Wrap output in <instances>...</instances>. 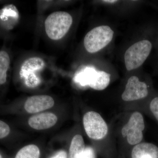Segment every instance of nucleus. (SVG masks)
<instances>
[{
  "label": "nucleus",
  "mask_w": 158,
  "mask_h": 158,
  "mask_svg": "<svg viewBox=\"0 0 158 158\" xmlns=\"http://www.w3.org/2000/svg\"><path fill=\"white\" fill-rule=\"evenodd\" d=\"M83 124L86 134L91 139L100 140L107 134L106 123L96 112L90 111L85 113L83 118Z\"/></svg>",
  "instance_id": "39448f33"
},
{
  "label": "nucleus",
  "mask_w": 158,
  "mask_h": 158,
  "mask_svg": "<svg viewBox=\"0 0 158 158\" xmlns=\"http://www.w3.org/2000/svg\"><path fill=\"white\" fill-rule=\"evenodd\" d=\"M10 131L9 126L4 122L0 120V139L7 137Z\"/></svg>",
  "instance_id": "2eb2a0df"
},
{
  "label": "nucleus",
  "mask_w": 158,
  "mask_h": 158,
  "mask_svg": "<svg viewBox=\"0 0 158 158\" xmlns=\"http://www.w3.org/2000/svg\"><path fill=\"white\" fill-rule=\"evenodd\" d=\"M145 125L144 118L139 112L133 113L127 123L122 129L123 137H127L129 144L131 145L139 144L143 138V131Z\"/></svg>",
  "instance_id": "423d86ee"
},
{
  "label": "nucleus",
  "mask_w": 158,
  "mask_h": 158,
  "mask_svg": "<svg viewBox=\"0 0 158 158\" xmlns=\"http://www.w3.org/2000/svg\"></svg>",
  "instance_id": "412c9836"
},
{
  "label": "nucleus",
  "mask_w": 158,
  "mask_h": 158,
  "mask_svg": "<svg viewBox=\"0 0 158 158\" xmlns=\"http://www.w3.org/2000/svg\"><path fill=\"white\" fill-rule=\"evenodd\" d=\"M152 113L158 121V97L153 99L150 104Z\"/></svg>",
  "instance_id": "dca6fc26"
},
{
  "label": "nucleus",
  "mask_w": 158,
  "mask_h": 158,
  "mask_svg": "<svg viewBox=\"0 0 158 158\" xmlns=\"http://www.w3.org/2000/svg\"><path fill=\"white\" fill-rule=\"evenodd\" d=\"M54 100L47 95H38L31 96L25 103L24 108L29 113H35L48 110L53 106Z\"/></svg>",
  "instance_id": "1a4fd4ad"
},
{
  "label": "nucleus",
  "mask_w": 158,
  "mask_h": 158,
  "mask_svg": "<svg viewBox=\"0 0 158 158\" xmlns=\"http://www.w3.org/2000/svg\"><path fill=\"white\" fill-rule=\"evenodd\" d=\"M50 158H68L67 153L65 151L61 150L55 154Z\"/></svg>",
  "instance_id": "a211bd4d"
},
{
  "label": "nucleus",
  "mask_w": 158,
  "mask_h": 158,
  "mask_svg": "<svg viewBox=\"0 0 158 158\" xmlns=\"http://www.w3.org/2000/svg\"><path fill=\"white\" fill-rule=\"evenodd\" d=\"M57 116L54 113L46 112L32 116L29 118L28 123L32 128L43 130L49 128L56 124Z\"/></svg>",
  "instance_id": "9d476101"
},
{
  "label": "nucleus",
  "mask_w": 158,
  "mask_h": 158,
  "mask_svg": "<svg viewBox=\"0 0 158 158\" xmlns=\"http://www.w3.org/2000/svg\"><path fill=\"white\" fill-rule=\"evenodd\" d=\"M132 158H158V148L149 143L138 144L133 148Z\"/></svg>",
  "instance_id": "9b49d317"
},
{
  "label": "nucleus",
  "mask_w": 158,
  "mask_h": 158,
  "mask_svg": "<svg viewBox=\"0 0 158 158\" xmlns=\"http://www.w3.org/2000/svg\"><path fill=\"white\" fill-rule=\"evenodd\" d=\"M85 149L83 137L81 135H76L71 143L68 158H80Z\"/></svg>",
  "instance_id": "f8f14e48"
},
{
  "label": "nucleus",
  "mask_w": 158,
  "mask_h": 158,
  "mask_svg": "<svg viewBox=\"0 0 158 158\" xmlns=\"http://www.w3.org/2000/svg\"><path fill=\"white\" fill-rule=\"evenodd\" d=\"M77 81L83 86L88 85L96 90H103L110 84V75L103 71L87 68L77 77Z\"/></svg>",
  "instance_id": "20e7f679"
},
{
  "label": "nucleus",
  "mask_w": 158,
  "mask_h": 158,
  "mask_svg": "<svg viewBox=\"0 0 158 158\" xmlns=\"http://www.w3.org/2000/svg\"><path fill=\"white\" fill-rule=\"evenodd\" d=\"M152 44L148 40H140L128 49L124 55L125 63L128 71L139 68L148 57Z\"/></svg>",
  "instance_id": "7ed1b4c3"
},
{
  "label": "nucleus",
  "mask_w": 158,
  "mask_h": 158,
  "mask_svg": "<svg viewBox=\"0 0 158 158\" xmlns=\"http://www.w3.org/2000/svg\"><path fill=\"white\" fill-rule=\"evenodd\" d=\"M148 94L146 83L140 81L138 77L132 76L128 80L122 98L125 101H132L145 98Z\"/></svg>",
  "instance_id": "6e6552de"
},
{
  "label": "nucleus",
  "mask_w": 158,
  "mask_h": 158,
  "mask_svg": "<svg viewBox=\"0 0 158 158\" xmlns=\"http://www.w3.org/2000/svg\"><path fill=\"white\" fill-rule=\"evenodd\" d=\"M73 21L71 15L65 11H57L51 13L44 22L47 35L52 40L62 39L68 33Z\"/></svg>",
  "instance_id": "f257e3e1"
},
{
  "label": "nucleus",
  "mask_w": 158,
  "mask_h": 158,
  "mask_svg": "<svg viewBox=\"0 0 158 158\" xmlns=\"http://www.w3.org/2000/svg\"><path fill=\"white\" fill-rule=\"evenodd\" d=\"M0 158H2V156H1V154H0Z\"/></svg>",
  "instance_id": "aec40b11"
},
{
  "label": "nucleus",
  "mask_w": 158,
  "mask_h": 158,
  "mask_svg": "<svg viewBox=\"0 0 158 158\" xmlns=\"http://www.w3.org/2000/svg\"><path fill=\"white\" fill-rule=\"evenodd\" d=\"M80 158H95L94 150L91 147L86 148Z\"/></svg>",
  "instance_id": "f3484780"
},
{
  "label": "nucleus",
  "mask_w": 158,
  "mask_h": 158,
  "mask_svg": "<svg viewBox=\"0 0 158 158\" xmlns=\"http://www.w3.org/2000/svg\"><path fill=\"white\" fill-rule=\"evenodd\" d=\"M114 32L110 27L101 26L91 30L84 39V46L90 53L97 52L109 44L113 38Z\"/></svg>",
  "instance_id": "f03ea898"
},
{
  "label": "nucleus",
  "mask_w": 158,
  "mask_h": 158,
  "mask_svg": "<svg viewBox=\"0 0 158 158\" xmlns=\"http://www.w3.org/2000/svg\"><path fill=\"white\" fill-rule=\"evenodd\" d=\"M40 151L37 145L30 144L21 148L15 158H39Z\"/></svg>",
  "instance_id": "4468645a"
},
{
  "label": "nucleus",
  "mask_w": 158,
  "mask_h": 158,
  "mask_svg": "<svg viewBox=\"0 0 158 158\" xmlns=\"http://www.w3.org/2000/svg\"><path fill=\"white\" fill-rule=\"evenodd\" d=\"M103 2H105L106 3H116L117 2V1H103Z\"/></svg>",
  "instance_id": "6ab92c4d"
},
{
  "label": "nucleus",
  "mask_w": 158,
  "mask_h": 158,
  "mask_svg": "<svg viewBox=\"0 0 158 158\" xmlns=\"http://www.w3.org/2000/svg\"><path fill=\"white\" fill-rule=\"evenodd\" d=\"M11 59L8 52L0 51V85H4L7 81V73L10 68Z\"/></svg>",
  "instance_id": "ddd939ff"
},
{
  "label": "nucleus",
  "mask_w": 158,
  "mask_h": 158,
  "mask_svg": "<svg viewBox=\"0 0 158 158\" xmlns=\"http://www.w3.org/2000/svg\"><path fill=\"white\" fill-rule=\"evenodd\" d=\"M45 67L44 60L38 57H33L26 59L21 66L20 75L28 86H36L40 82L37 76Z\"/></svg>",
  "instance_id": "0eeeda50"
}]
</instances>
